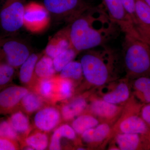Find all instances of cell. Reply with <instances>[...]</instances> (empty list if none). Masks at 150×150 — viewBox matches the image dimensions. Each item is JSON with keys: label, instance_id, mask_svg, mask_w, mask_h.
I'll return each instance as SVG.
<instances>
[{"label": "cell", "instance_id": "cell-1", "mask_svg": "<svg viewBox=\"0 0 150 150\" xmlns=\"http://www.w3.org/2000/svg\"><path fill=\"white\" fill-rule=\"evenodd\" d=\"M67 28L72 46L79 53L102 47L120 30L104 8L91 7L71 22Z\"/></svg>", "mask_w": 150, "mask_h": 150}, {"label": "cell", "instance_id": "cell-2", "mask_svg": "<svg viewBox=\"0 0 150 150\" xmlns=\"http://www.w3.org/2000/svg\"><path fill=\"white\" fill-rule=\"evenodd\" d=\"M81 58L83 76L91 84L103 85L107 82L112 69L114 54L110 48L88 50Z\"/></svg>", "mask_w": 150, "mask_h": 150}, {"label": "cell", "instance_id": "cell-3", "mask_svg": "<svg viewBox=\"0 0 150 150\" xmlns=\"http://www.w3.org/2000/svg\"><path fill=\"white\" fill-rule=\"evenodd\" d=\"M124 63L131 75L141 76L150 72V45L138 38L125 35L123 44Z\"/></svg>", "mask_w": 150, "mask_h": 150}, {"label": "cell", "instance_id": "cell-4", "mask_svg": "<svg viewBox=\"0 0 150 150\" xmlns=\"http://www.w3.org/2000/svg\"><path fill=\"white\" fill-rule=\"evenodd\" d=\"M23 0H0V36H13L23 27Z\"/></svg>", "mask_w": 150, "mask_h": 150}, {"label": "cell", "instance_id": "cell-5", "mask_svg": "<svg viewBox=\"0 0 150 150\" xmlns=\"http://www.w3.org/2000/svg\"><path fill=\"white\" fill-rule=\"evenodd\" d=\"M31 54L26 43L13 36H0V59L14 69L19 68Z\"/></svg>", "mask_w": 150, "mask_h": 150}, {"label": "cell", "instance_id": "cell-6", "mask_svg": "<svg viewBox=\"0 0 150 150\" xmlns=\"http://www.w3.org/2000/svg\"><path fill=\"white\" fill-rule=\"evenodd\" d=\"M50 15L71 23L90 7L83 0H44Z\"/></svg>", "mask_w": 150, "mask_h": 150}, {"label": "cell", "instance_id": "cell-7", "mask_svg": "<svg viewBox=\"0 0 150 150\" xmlns=\"http://www.w3.org/2000/svg\"><path fill=\"white\" fill-rule=\"evenodd\" d=\"M50 15L43 4L35 2L28 3L25 5L23 27L33 33L42 32L50 24Z\"/></svg>", "mask_w": 150, "mask_h": 150}, {"label": "cell", "instance_id": "cell-8", "mask_svg": "<svg viewBox=\"0 0 150 150\" xmlns=\"http://www.w3.org/2000/svg\"><path fill=\"white\" fill-rule=\"evenodd\" d=\"M102 1L103 8L108 16L125 35L140 38L122 0H102Z\"/></svg>", "mask_w": 150, "mask_h": 150}, {"label": "cell", "instance_id": "cell-9", "mask_svg": "<svg viewBox=\"0 0 150 150\" xmlns=\"http://www.w3.org/2000/svg\"><path fill=\"white\" fill-rule=\"evenodd\" d=\"M134 25L140 39L150 45V7L144 0H135Z\"/></svg>", "mask_w": 150, "mask_h": 150}, {"label": "cell", "instance_id": "cell-10", "mask_svg": "<svg viewBox=\"0 0 150 150\" xmlns=\"http://www.w3.org/2000/svg\"><path fill=\"white\" fill-rule=\"evenodd\" d=\"M29 91L24 87L11 86L0 90V114L15 110L23 98Z\"/></svg>", "mask_w": 150, "mask_h": 150}, {"label": "cell", "instance_id": "cell-11", "mask_svg": "<svg viewBox=\"0 0 150 150\" xmlns=\"http://www.w3.org/2000/svg\"><path fill=\"white\" fill-rule=\"evenodd\" d=\"M61 111L53 106H44L37 111L34 117V124L39 131L47 133L53 131L62 120Z\"/></svg>", "mask_w": 150, "mask_h": 150}, {"label": "cell", "instance_id": "cell-12", "mask_svg": "<svg viewBox=\"0 0 150 150\" xmlns=\"http://www.w3.org/2000/svg\"><path fill=\"white\" fill-rule=\"evenodd\" d=\"M71 47H73L66 28L50 39L44 50V54L53 59L60 53Z\"/></svg>", "mask_w": 150, "mask_h": 150}, {"label": "cell", "instance_id": "cell-13", "mask_svg": "<svg viewBox=\"0 0 150 150\" xmlns=\"http://www.w3.org/2000/svg\"><path fill=\"white\" fill-rule=\"evenodd\" d=\"M40 58L38 54H31L19 67V77L22 83L31 85L35 83L37 79L35 74V65Z\"/></svg>", "mask_w": 150, "mask_h": 150}, {"label": "cell", "instance_id": "cell-14", "mask_svg": "<svg viewBox=\"0 0 150 150\" xmlns=\"http://www.w3.org/2000/svg\"><path fill=\"white\" fill-rule=\"evenodd\" d=\"M121 133L126 134H145L149 131L146 123L138 115H131L121 121L119 125Z\"/></svg>", "mask_w": 150, "mask_h": 150}, {"label": "cell", "instance_id": "cell-15", "mask_svg": "<svg viewBox=\"0 0 150 150\" xmlns=\"http://www.w3.org/2000/svg\"><path fill=\"white\" fill-rule=\"evenodd\" d=\"M56 76L48 79H37L34 83V91L44 100L55 102Z\"/></svg>", "mask_w": 150, "mask_h": 150}, {"label": "cell", "instance_id": "cell-16", "mask_svg": "<svg viewBox=\"0 0 150 150\" xmlns=\"http://www.w3.org/2000/svg\"><path fill=\"white\" fill-rule=\"evenodd\" d=\"M87 101L82 97H79L64 105L61 108L62 118L66 121L73 120L81 114L87 106Z\"/></svg>", "mask_w": 150, "mask_h": 150}, {"label": "cell", "instance_id": "cell-17", "mask_svg": "<svg viewBox=\"0 0 150 150\" xmlns=\"http://www.w3.org/2000/svg\"><path fill=\"white\" fill-rule=\"evenodd\" d=\"M76 133L72 127L68 124H63L55 129L50 140L49 149L59 150L62 149L61 144L63 138L70 140L76 139Z\"/></svg>", "mask_w": 150, "mask_h": 150}, {"label": "cell", "instance_id": "cell-18", "mask_svg": "<svg viewBox=\"0 0 150 150\" xmlns=\"http://www.w3.org/2000/svg\"><path fill=\"white\" fill-rule=\"evenodd\" d=\"M120 108L104 100H96L91 103L90 110L97 116L103 118H111L117 115Z\"/></svg>", "mask_w": 150, "mask_h": 150}, {"label": "cell", "instance_id": "cell-19", "mask_svg": "<svg viewBox=\"0 0 150 150\" xmlns=\"http://www.w3.org/2000/svg\"><path fill=\"white\" fill-rule=\"evenodd\" d=\"M46 100L34 91H29L23 98L20 105L23 111L30 114L44 107Z\"/></svg>", "mask_w": 150, "mask_h": 150}, {"label": "cell", "instance_id": "cell-20", "mask_svg": "<svg viewBox=\"0 0 150 150\" xmlns=\"http://www.w3.org/2000/svg\"><path fill=\"white\" fill-rule=\"evenodd\" d=\"M110 127L107 123L98 124L95 127L88 129L82 133V139L87 143L102 142L110 133Z\"/></svg>", "mask_w": 150, "mask_h": 150}, {"label": "cell", "instance_id": "cell-21", "mask_svg": "<svg viewBox=\"0 0 150 150\" xmlns=\"http://www.w3.org/2000/svg\"><path fill=\"white\" fill-rule=\"evenodd\" d=\"M56 72L52 58L45 54L40 57L35 65V74L37 79L53 77L56 76Z\"/></svg>", "mask_w": 150, "mask_h": 150}, {"label": "cell", "instance_id": "cell-22", "mask_svg": "<svg viewBox=\"0 0 150 150\" xmlns=\"http://www.w3.org/2000/svg\"><path fill=\"white\" fill-rule=\"evenodd\" d=\"M8 120L19 135V134L25 135L30 131L29 118L24 112L21 110L13 112Z\"/></svg>", "mask_w": 150, "mask_h": 150}, {"label": "cell", "instance_id": "cell-23", "mask_svg": "<svg viewBox=\"0 0 150 150\" xmlns=\"http://www.w3.org/2000/svg\"><path fill=\"white\" fill-rule=\"evenodd\" d=\"M69 79L56 76L55 102L69 99L74 92V82Z\"/></svg>", "mask_w": 150, "mask_h": 150}, {"label": "cell", "instance_id": "cell-24", "mask_svg": "<svg viewBox=\"0 0 150 150\" xmlns=\"http://www.w3.org/2000/svg\"><path fill=\"white\" fill-rule=\"evenodd\" d=\"M130 91L127 84L122 82L118 84L115 89L105 94L103 99L110 103L114 104L125 102L129 99Z\"/></svg>", "mask_w": 150, "mask_h": 150}, {"label": "cell", "instance_id": "cell-25", "mask_svg": "<svg viewBox=\"0 0 150 150\" xmlns=\"http://www.w3.org/2000/svg\"><path fill=\"white\" fill-rule=\"evenodd\" d=\"M139 134L121 133L116 137V143L119 150H135L139 146L141 138Z\"/></svg>", "mask_w": 150, "mask_h": 150}, {"label": "cell", "instance_id": "cell-26", "mask_svg": "<svg viewBox=\"0 0 150 150\" xmlns=\"http://www.w3.org/2000/svg\"><path fill=\"white\" fill-rule=\"evenodd\" d=\"M99 122L92 115L83 114L79 115L73 120L71 126L76 134L81 135L88 129L94 128Z\"/></svg>", "mask_w": 150, "mask_h": 150}, {"label": "cell", "instance_id": "cell-27", "mask_svg": "<svg viewBox=\"0 0 150 150\" xmlns=\"http://www.w3.org/2000/svg\"><path fill=\"white\" fill-rule=\"evenodd\" d=\"M24 142L25 146L33 150H44L48 148L49 139L46 133L39 131L27 136Z\"/></svg>", "mask_w": 150, "mask_h": 150}, {"label": "cell", "instance_id": "cell-28", "mask_svg": "<svg viewBox=\"0 0 150 150\" xmlns=\"http://www.w3.org/2000/svg\"><path fill=\"white\" fill-rule=\"evenodd\" d=\"M59 76L64 79L76 81L80 80L83 76L82 67L80 62L73 61L65 66L60 72Z\"/></svg>", "mask_w": 150, "mask_h": 150}, {"label": "cell", "instance_id": "cell-29", "mask_svg": "<svg viewBox=\"0 0 150 150\" xmlns=\"http://www.w3.org/2000/svg\"><path fill=\"white\" fill-rule=\"evenodd\" d=\"M78 53L74 48L71 47L63 51L53 59L55 70L60 72L65 66L74 61Z\"/></svg>", "mask_w": 150, "mask_h": 150}, {"label": "cell", "instance_id": "cell-30", "mask_svg": "<svg viewBox=\"0 0 150 150\" xmlns=\"http://www.w3.org/2000/svg\"><path fill=\"white\" fill-rule=\"evenodd\" d=\"M15 69L0 59V87L4 88L12 81Z\"/></svg>", "mask_w": 150, "mask_h": 150}, {"label": "cell", "instance_id": "cell-31", "mask_svg": "<svg viewBox=\"0 0 150 150\" xmlns=\"http://www.w3.org/2000/svg\"><path fill=\"white\" fill-rule=\"evenodd\" d=\"M0 138L8 139L17 142L19 135L15 131L8 120L0 121Z\"/></svg>", "mask_w": 150, "mask_h": 150}, {"label": "cell", "instance_id": "cell-32", "mask_svg": "<svg viewBox=\"0 0 150 150\" xmlns=\"http://www.w3.org/2000/svg\"><path fill=\"white\" fill-rule=\"evenodd\" d=\"M134 86L137 91L141 93L147 91L150 89V77L141 76L135 81Z\"/></svg>", "mask_w": 150, "mask_h": 150}, {"label": "cell", "instance_id": "cell-33", "mask_svg": "<svg viewBox=\"0 0 150 150\" xmlns=\"http://www.w3.org/2000/svg\"><path fill=\"white\" fill-rule=\"evenodd\" d=\"M18 149L17 142L8 139L0 138V150H15Z\"/></svg>", "mask_w": 150, "mask_h": 150}, {"label": "cell", "instance_id": "cell-34", "mask_svg": "<svg viewBox=\"0 0 150 150\" xmlns=\"http://www.w3.org/2000/svg\"><path fill=\"white\" fill-rule=\"evenodd\" d=\"M123 5L133 24L135 21V0H122Z\"/></svg>", "mask_w": 150, "mask_h": 150}, {"label": "cell", "instance_id": "cell-35", "mask_svg": "<svg viewBox=\"0 0 150 150\" xmlns=\"http://www.w3.org/2000/svg\"><path fill=\"white\" fill-rule=\"evenodd\" d=\"M142 118L148 125L150 126V104L145 105L141 111Z\"/></svg>", "mask_w": 150, "mask_h": 150}, {"label": "cell", "instance_id": "cell-36", "mask_svg": "<svg viewBox=\"0 0 150 150\" xmlns=\"http://www.w3.org/2000/svg\"><path fill=\"white\" fill-rule=\"evenodd\" d=\"M142 94L143 99L145 102L150 104V89Z\"/></svg>", "mask_w": 150, "mask_h": 150}, {"label": "cell", "instance_id": "cell-37", "mask_svg": "<svg viewBox=\"0 0 150 150\" xmlns=\"http://www.w3.org/2000/svg\"><path fill=\"white\" fill-rule=\"evenodd\" d=\"M147 4L150 7V0H144Z\"/></svg>", "mask_w": 150, "mask_h": 150}, {"label": "cell", "instance_id": "cell-38", "mask_svg": "<svg viewBox=\"0 0 150 150\" xmlns=\"http://www.w3.org/2000/svg\"><path fill=\"white\" fill-rule=\"evenodd\" d=\"M77 150H85V149H84V148H78V149H77Z\"/></svg>", "mask_w": 150, "mask_h": 150}, {"label": "cell", "instance_id": "cell-39", "mask_svg": "<svg viewBox=\"0 0 150 150\" xmlns=\"http://www.w3.org/2000/svg\"><path fill=\"white\" fill-rule=\"evenodd\" d=\"M2 89H3L2 88H1V87H0V90H1V89H2Z\"/></svg>", "mask_w": 150, "mask_h": 150}]
</instances>
